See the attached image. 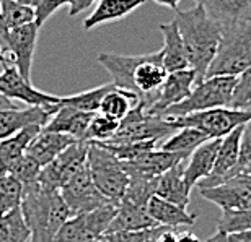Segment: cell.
<instances>
[{"instance_id":"obj_1","label":"cell","mask_w":251,"mask_h":242,"mask_svg":"<svg viewBox=\"0 0 251 242\" xmlns=\"http://www.w3.org/2000/svg\"><path fill=\"white\" fill-rule=\"evenodd\" d=\"M176 24L183 38L188 54V67L198 75V83L205 78L207 68L217 52L222 26L205 13L201 5L196 3L191 10H176Z\"/></svg>"},{"instance_id":"obj_4","label":"cell","mask_w":251,"mask_h":242,"mask_svg":"<svg viewBox=\"0 0 251 242\" xmlns=\"http://www.w3.org/2000/svg\"><path fill=\"white\" fill-rule=\"evenodd\" d=\"M237 75H212L194 85L191 93L179 103L170 106L162 112V117L173 119L198 110L230 106Z\"/></svg>"},{"instance_id":"obj_27","label":"cell","mask_w":251,"mask_h":242,"mask_svg":"<svg viewBox=\"0 0 251 242\" xmlns=\"http://www.w3.org/2000/svg\"><path fill=\"white\" fill-rule=\"evenodd\" d=\"M160 31L163 34L162 50V65L167 72H175L188 67V54L184 49L183 38L179 34L176 20H172L167 24H160Z\"/></svg>"},{"instance_id":"obj_47","label":"cell","mask_w":251,"mask_h":242,"mask_svg":"<svg viewBox=\"0 0 251 242\" xmlns=\"http://www.w3.org/2000/svg\"><path fill=\"white\" fill-rule=\"evenodd\" d=\"M153 2H157L158 5H163V7H167L170 10H178L179 0H153Z\"/></svg>"},{"instance_id":"obj_7","label":"cell","mask_w":251,"mask_h":242,"mask_svg":"<svg viewBox=\"0 0 251 242\" xmlns=\"http://www.w3.org/2000/svg\"><path fill=\"white\" fill-rule=\"evenodd\" d=\"M175 124V127H194L201 130L207 138H220L228 132H232L235 127L243 125L251 120V112L245 109L230 108V106H222V108H212L191 112L186 115L170 119Z\"/></svg>"},{"instance_id":"obj_48","label":"cell","mask_w":251,"mask_h":242,"mask_svg":"<svg viewBox=\"0 0 251 242\" xmlns=\"http://www.w3.org/2000/svg\"><path fill=\"white\" fill-rule=\"evenodd\" d=\"M232 179H237L238 182L245 184L251 190V174H238V176H235V177H232Z\"/></svg>"},{"instance_id":"obj_6","label":"cell","mask_w":251,"mask_h":242,"mask_svg":"<svg viewBox=\"0 0 251 242\" xmlns=\"http://www.w3.org/2000/svg\"><path fill=\"white\" fill-rule=\"evenodd\" d=\"M176 127L170 119L162 115H155L145 112V106L139 101L132 109L126 114V117L119 120V129L116 133L108 140L101 142L109 143H123V142H140V140H158L170 137Z\"/></svg>"},{"instance_id":"obj_16","label":"cell","mask_w":251,"mask_h":242,"mask_svg":"<svg viewBox=\"0 0 251 242\" xmlns=\"http://www.w3.org/2000/svg\"><path fill=\"white\" fill-rule=\"evenodd\" d=\"M198 189L202 198L212 201L222 211L251 208V190L237 179H228L210 187Z\"/></svg>"},{"instance_id":"obj_22","label":"cell","mask_w":251,"mask_h":242,"mask_svg":"<svg viewBox=\"0 0 251 242\" xmlns=\"http://www.w3.org/2000/svg\"><path fill=\"white\" fill-rule=\"evenodd\" d=\"M157 223L153 221L152 216L149 215L147 206L137 205L134 201L127 198H121L116 205V213H114L111 223H109L106 233H119V231H134V229H142L150 228Z\"/></svg>"},{"instance_id":"obj_28","label":"cell","mask_w":251,"mask_h":242,"mask_svg":"<svg viewBox=\"0 0 251 242\" xmlns=\"http://www.w3.org/2000/svg\"><path fill=\"white\" fill-rule=\"evenodd\" d=\"M144 3L145 0H98V5L95 7L92 15L83 20V29L90 31L100 24L118 22L142 7Z\"/></svg>"},{"instance_id":"obj_52","label":"cell","mask_w":251,"mask_h":242,"mask_svg":"<svg viewBox=\"0 0 251 242\" xmlns=\"http://www.w3.org/2000/svg\"><path fill=\"white\" fill-rule=\"evenodd\" d=\"M240 109L250 110V112H251V101H248V103H247V104H243V106H242V108H240Z\"/></svg>"},{"instance_id":"obj_38","label":"cell","mask_w":251,"mask_h":242,"mask_svg":"<svg viewBox=\"0 0 251 242\" xmlns=\"http://www.w3.org/2000/svg\"><path fill=\"white\" fill-rule=\"evenodd\" d=\"M98 142V140H95ZM103 145L104 148H108L111 153L119 158L121 161L134 159L135 156L152 148H157V142L155 140H140V142H123V143H109V142H98Z\"/></svg>"},{"instance_id":"obj_20","label":"cell","mask_w":251,"mask_h":242,"mask_svg":"<svg viewBox=\"0 0 251 242\" xmlns=\"http://www.w3.org/2000/svg\"><path fill=\"white\" fill-rule=\"evenodd\" d=\"M95 114L97 112H87V110L75 109L72 106L57 104L56 112L51 115V119L48 120L43 129L67 133L75 140H87L85 135H87L88 124Z\"/></svg>"},{"instance_id":"obj_51","label":"cell","mask_w":251,"mask_h":242,"mask_svg":"<svg viewBox=\"0 0 251 242\" xmlns=\"http://www.w3.org/2000/svg\"><path fill=\"white\" fill-rule=\"evenodd\" d=\"M18 2H22L25 5H29V7H36L39 0H18Z\"/></svg>"},{"instance_id":"obj_44","label":"cell","mask_w":251,"mask_h":242,"mask_svg":"<svg viewBox=\"0 0 251 242\" xmlns=\"http://www.w3.org/2000/svg\"><path fill=\"white\" fill-rule=\"evenodd\" d=\"M95 2H98V0H75V2L70 5L69 8V15L70 17H75V15L85 12L87 8H90Z\"/></svg>"},{"instance_id":"obj_19","label":"cell","mask_w":251,"mask_h":242,"mask_svg":"<svg viewBox=\"0 0 251 242\" xmlns=\"http://www.w3.org/2000/svg\"><path fill=\"white\" fill-rule=\"evenodd\" d=\"M188 156L181 153H173V151H165V150H147L139 156H135L134 159L123 161L124 171L127 174H142V176H158L170 169L179 161L186 159Z\"/></svg>"},{"instance_id":"obj_54","label":"cell","mask_w":251,"mask_h":242,"mask_svg":"<svg viewBox=\"0 0 251 242\" xmlns=\"http://www.w3.org/2000/svg\"><path fill=\"white\" fill-rule=\"evenodd\" d=\"M0 2H2V0H0Z\"/></svg>"},{"instance_id":"obj_3","label":"cell","mask_w":251,"mask_h":242,"mask_svg":"<svg viewBox=\"0 0 251 242\" xmlns=\"http://www.w3.org/2000/svg\"><path fill=\"white\" fill-rule=\"evenodd\" d=\"M251 65V20L233 23L222 29L217 52L205 77L238 75Z\"/></svg>"},{"instance_id":"obj_42","label":"cell","mask_w":251,"mask_h":242,"mask_svg":"<svg viewBox=\"0 0 251 242\" xmlns=\"http://www.w3.org/2000/svg\"><path fill=\"white\" fill-rule=\"evenodd\" d=\"M251 164V120L243 125L242 130V137H240V153H238V163L233 168V171L230 173L225 180L238 176L245 168H248ZM224 180V182H225Z\"/></svg>"},{"instance_id":"obj_36","label":"cell","mask_w":251,"mask_h":242,"mask_svg":"<svg viewBox=\"0 0 251 242\" xmlns=\"http://www.w3.org/2000/svg\"><path fill=\"white\" fill-rule=\"evenodd\" d=\"M251 229V208L245 210H227L222 211V216L217 221V231L225 236Z\"/></svg>"},{"instance_id":"obj_35","label":"cell","mask_w":251,"mask_h":242,"mask_svg":"<svg viewBox=\"0 0 251 242\" xmlns=\"http://www.w3.org/2000/svg\"><path fill=\"white\" fill-rule=\"evenodd\" d=\"M0 12H2L3 22L8 29L23 26L26 23L34 22V7L25 5L18 0H2L0 2Z\"/></svg>"},{"instance_id":"obj_50","label":"cell","mask_w":251,"mask_h":242,"mask_svg":"<svg viewBox=\"0 0 251 242\" xmlns=\"http://www.w3.org/2000/svg\"><path fill=\"white\" fill-rule=\"evenodd\" d=\"M7 52H5V50L2 49V46H0V64L2 65H8L7 64V55H5Z\"/></svg>"},{"instance_id":"obj_15","label":"cell","mask_w":251,"mask_h":242,"mask_svg":"<svg viewBox=\"0 0 251 242\" xmlns=\"http://www.w3.org/2000/svg\"><path fill=\"white\" fill-rule=\"evenodd\" d=\"M243 125H238V127H235L232 132H228L227 135L222 137L217 156H215V161L212 166V171L209 173L207 177L201 179L199 182L196 184L198 187H210V185L224 182L225 177L233 171V168L238 163L240 137H242Z\"/></svg>"},{"instance_id":"obj_24","label":"cell","mask_w":251,"mask_h":242,"mask_svg":"<svg viewBox=\"0 0 251 242\" xmlns=\"http://www.w3.org/2000/svg\"><path fill=\"white\" fill-rule=\"evenodd\" d=\"M220 26L251 20V0H194Z\"/></svg>"},{"instance_id":"obj_49","label":"cell","mask_w":251,"mask_h":242,"mask_svg":"<svg viewBox=\"0 0 251 242\" xmlns=\"http://www.w3.org/2000/svg\"><path fill=\"white\" fill-rule=\"evenodd\" d=\"M5 108H15V104L12 99H8L0 94V109H5Z\"/></svg>"},{"instance_id":"obj_9","label":"cell","mask_w":251,"mask_h":242,"mask_svg":"<svg viewBox=\"0 0 251 242\" xmlns=\"http://www.w3.org/2000/svg\"><path fill=\"white\" fill-rule=\"evenodd\" d=\"M87 151L88 140H75L56 158L43 166L38 176V182L46 189L61 190L62 185L87 163Z\"/></svg>"},{"instance_id":"obj_41","label":"cell","mask_w":251,"mask_h":242,"mask_svg":"<svg viewBox=\"0 0 251 242\" xmlns=\"http://www.w3.org/2000/svg\"><path fill=\"white\" fill-rule=\"evenodd\" d=\"M248 101H251V65L237 75V82H235L230 108L240 109L243 104H247Z\"/></svg>"},{"instance_id":"obj_37","label":"cell","mask_w":251,"mask_h":242,"mask_svg":"<svg viewBox=\"0 0 251 242\" xmlns=\"http://www.w3.org/2000/svg\"><path fill=\"white\" fill-rule=\"evenodd\" d=\"M23 195V185L12 174L0 176V215L7 213L15 206H20Z\"/></svg>"},{"instance_id":"obj_2","label":"cell","mask_w":251,"mask_h":242,"mask_svg":"<svg viewBox=\"0 0 251 242\" xmlns=\"http://www.w3.org/2000/svg\"><path fill=\"white\" fill-rule=\"evenodd\" d=\"M20 208L33 242L54 241L57 231L70 216L61 192L43 187L38 180L23 185Z\"/></svg>"},{"instance_id":"obj_29","label":"cell","mask_w":251,"mask_h":242,"mask_svg":"<svg viewBox=\"0 0 251 242\" xmlns=\"http://www.w3.org/2000/svg\"><path fill=\"white\" fill-rule=\"evenodd\" d=\"M147 211L157 224L172 226V228L193 226L196 220H198L196 213H188L186 208H183V206L176 203H172L168 200L160 198L157 195L150 197V200L147 201Z\"/></svg>"},{"instance_id":"obj_10","label":"cell","mask_w":251,"mask_h":242,"mask_svg":"<svg viewBox=\"0 0 251 242\" xmlns=\"http://www.w3.org/2000/svg\"><path fill=\"white\" fill-rule=\"evenodd\" d=\"M59 192H61L65 205H67L70 216L95 210L98 206L111 201L100 192L98 187L95 185L87 163L62 185Z\"/></svg>"},{"instance_id":"obj_23","label":"cell","mask_w":251,"mask_h":242,"mask_svg":"<svg viewBox=\"0 0 251 242\" xmlns=\"http://www.w3.org/2000/svg\"><path fill=\"white\" fill-rule=\"evenodd\" d=\"M74 142H75V138L70 137L67 133L41 129L34 135V138L31 142L28 143L25 153L31 156V158L43 168L44 164H48L52 158H56L62 150H65Z\"/></svg>"},{"instance_id":"obj_18","label":"cell","mask_w":251,"mask_h":242,"mask_svg":"<svg viewBox=\"0 0 251 242\" xmlns=\"http://www.w3.org/2000/svg\"><path fill=\"white\" fill-rule=\"evenodd\" d=\"M220 140H222V137L207 138L198 148L191 151V154L184 159L183 177H184V184H186V187L189 190H193L196 187V184L201 179L207 177L209 173L212 171L215 156H217L220 146Z\"/></svg>"},{"instance_id":"obj_53","label":"cell","mask_w":251,"mask_h":242,"mask_svg":"<svg viewBox=\"0 0 251 242\" xmlns=\"http://www.w3.org/2000/svg\"><path fill=\"white\" fill-rule=\"evenodd\" d=\"M240 174H251V164L248 166V168H245L243 171H242V173H240Z\"/></svg>"},{"instance_id":"obj_31","label":"cell","mask_w":251,"mask_h":242,"mask_svg":"<svg viewBox=\"0 0 251 242\" xmlns=\"http://www.w3.org/2000/svg\"><path fill=\"white\" fill-rule=\"evenodd\" d=\"M28 241H31V234L20 206H15L7 213L0 215V242Z\"/></svg>"},{"instance_id":"obj_13","label":"cell","mask_w":251,"mask_h":242,"mask_svg":"<svg viewBox=\"0 0 251 242\" xmlns=\"http://www.w3.org/2000/svg\"><path fill=\"white\" fill-rule=\"evenodd\" d=\"M167 75V68L162 65V50L152 52L135 67L132 80L145 109H149L155 103L158 96V89L163 85Z\"/></svg>"},{"instance_id":"obj_33","label":"cell","mask_w":251,"mask_h":242,"mask_svg":"<svg viewBox=\"0 0 251 242\" xmlns=\"http://www.w3.org/2000/svg\"><path fill=\"white\" fill-rule=\"evenodd\" d=\"M127 176L129 180L123 198H127L137 205L147 206L150 197L155 195L158 176H142V174H127Z\"/></svg>"},{"instance_id":"obj_17","label":"cell","mask_w":251,"mask_h":242,"mask_svg":"<svg viewBox=\"0 0 251 242\" xmlns=\"http://www.w3.org/2000/svg\"><path fill=\"white\" fill-rule=\"evenodd\" d=\"M57 104L51 106H28L25 109L5 108L0 109V138L12 135L29 124L44 127L51 115L56 112Z\"/></svg>"},{"instance_id":"obj_11","label":"cell","mask_w":251,"mask_h":242,"mask_svg":"<svg viewBox=\"0 0 251 242\" xmlns=\"http://www.w3.org/2000/svg\"><path fill=\"white\" fill-rule=\"evenodd\" d=\"M38 36L39 26L33 22L23 24V26L8 29L7 43H5V52H10L13 59V65L28 82H31V67Z\"/></svg>"},{"instance_id":"obj_46","label":"cell","mask_w":251,"mask_h":242,"mask_svg":"<svg viewBox=\"0 0 251 242\" xmlns=\"http://www.w3.org/2000/svg\"><path fill=\"white\" fill-rule=\"evenodd\" d=\"M7 36H8V28L3 22L2 12H0V46H2L3 50H5V43H7Z\"/></svg>"},{"instance_id":"obj_12","label":"cell","mask_w":251,"mask_h":242,"mask_svg":"<svg viewBox=\"0 0 251 242\" xmlns=\"http://www.w3.org/2000/svg\"><path fill=\"white\" fill-rule=\"evenodd\" d=\"M0 94L8 99H18L28 106H51L57 104L61 96L39 91L22 77L15 65H3V72L0 73Z\"/></svg>"},{"instance_id":"obj_14","label":"cell","mask_w":251,"mask_h":242,"mask_svg":"<svg viewBox=\"0 0 251 242\" xmlns=\"http://www.w3.org/2000/svg\"><path fill=\"white\" fill-rule=\"evenodd\" d=\"M196 83H198V75H196V72L191 67L168 72L163 85L158 89L157 99H155V103L149 109H145V112L162 115V112L167 108L186 98Z\"/></svg>"},{"instance_id":"obj_26","label":"cell","mask_w":251,"mask_h":242,"mask_svg":"<svg viewBox=\"0 0 251 242\" xmlns=\"http://www.w3.org/2000/svg\"><path fill=\"white\" fill-rule=\"evenodd\" d=\"M41 129L43 127L38 124H29L18 132L0 138V176L10 173L12 166L25 154L28 143Z\"/></svg>"},{"instance_id":"obj_25","label":"cell","mask_w":251,"mask_h":242,"mask_svg":"<svg viewBox=\"0 0 251 242\" xmlns=\"http://www.w3.org/2000/svg\"><path fill=\"white\" fill-rule=\"evenodd\" d=\"M183 169H184V159L172 166L165 173L158 174L155 195L163 200L172 201V203L183 206V208H188L191 190L184 184Z\"/></svg>"},{"instance_id":"obj_32","label":"cell","mask_w":251,"mask_h":242,"mask_svg":"<svg viewBox=\"0 0 251 242\" xmlns=\"http://www.w3.org/2000/svg\"><path fill=\"white\" fill-rule=\"evenodd\" d=\"M207 137L194 127H179L175 132L167 137V140L162 143V150L173 151V153H181L184 156H189L191 151L205 142Z\"/></svg>"},{"instance_id":"obj_45","label":"cell","mask_w":251,"mask_h":242,"mask_svg":"<svg viewBox=\"0 0 251 242\" xmlns=\"http://www.w3.org/2000/svg\"><path fill=\"white\" fill-rule=\"evenodd\" d=\"M228 242H251V229L240 231V233H233L227 236Z\"/></svg>"},{"instance_id":"obj_34","label":"cell","mask_w":251,"mask_h":242,"mask_svg":"<svg viewBox=\"0 0 251 242\" xmlns=\"http://www.w3.org/2000/svg\"><path fill=\"white\" fill-rule=\"evenodd\" d=\"M114 87V83H106L101 87L87 89V91L72 94V96H64L59 99L57 104H65V106H72L75 109L80 110H87V112H98L100 104H101L103 96L106 94L109 89Z\"/></svg>"},{"instance_id":"obj_30","label":"cell","mask_w":251,"mask_h":242,"mask_svg":"<svg viewBox=\"0 0 251 242\" xmlns=\"http://www.w3.org/2000/svg\"><path fill=\"white\" fill-rule=\"evenodd\" d=\"M139 101H140V96L137 93L119 88L114 85V87L103 96L98 112L108 115V117H111V119L121 120Z\"/></svg>"},{"instance_id":"obj_21","label":"cell","mask_w":251,"mask_h":242,"mask_svg":"<svg viewBox=\"0 0 251 242\" xmlns=\"http://www.w3.org/2000/svg\"><path fill=\"white\" fill-rule=\"evenodd\" d=\"M150 54L140 55H123V54H109L101 52L98 55V64L111 75L113 83L119 88L129 89V91L137 93L132 80L135 67L149 57Z\"/></svg>"},{"instance_id":"obj_8","label":"cell","mask_w":251,"mask_h":242,"mask_svg":"<svg viewBox=\"0 0 251 242\" xmlns=\"http://www.w3.org/2000/svg\"><path fill=\"white\" fill-rule=\"evenodd\" d=\"M114 201L104 203L101 206L83 213L69 216V220L57 231L54 241L62 242H80V241H100L106 233L114 213H116Z\"/></svg>"},{"instance_id":"obj_40","label":"cell","mask_w":251,"mask_h":242,"mask_svg":"<svg viewBox=\"0 0 251 242\" xmlns=\"http://www.w3.org/2000/svg\"><path fill=\"white\" fill-rule=\"evenodd\" d=\"M39 171H41V166H39L31 156L25 153L22 158L12 166V169H10L8 174H12L15 179H18L20 182H22V185H25V184L38 180Z\"/></svg>"},{"instance_id":"obj_39","label":"cell","mask_w":251,"mask_h":242,"mask_svg":"<svg viewBox=\"0 0 251 242\" xmlns=\"http://www.w3.org/2000/svg\"><path fill=\"white\" fill-rule=\"evenodd\" d=\"M118 129H119V120L108 117V115H104L101 112H97L92 117V120H90L85 138L101 142V140H108L111 135L116 133Z\"/></svg>"},{"instance_id":"obj_43","label":"cell","mask_w":251,"mask_h":242,"mask_svg":"<svg viewBox=\"0 0 251 242\" xmlns=\"http://www.w3.org/2000/svg\"><path fill=\"white\" fill-rule=\"evenodd\" d=\"M74 2L75 0H39L38 5L34 7V15H36L34 17V23L41 28L44 22H48L59 8L64 7V5H69L70 7Z\"/></svg>"},{"instance_id":"obj_5","label":"cell","mask_w":251,"mask_h":242,"mask_svg":"<svg viewBox=\"0 0 251 242\" xmlns=\"http://www.w3.org/2000/svg\"><path fill=\"white\" fill-rule=\"evenodd\" d=\"M87 164L90 176L100 192L114 203H118L124 197L129 180L123 161L116 158L103 145H100L95 140H88Z\"/></svg>"}]
</instances>
